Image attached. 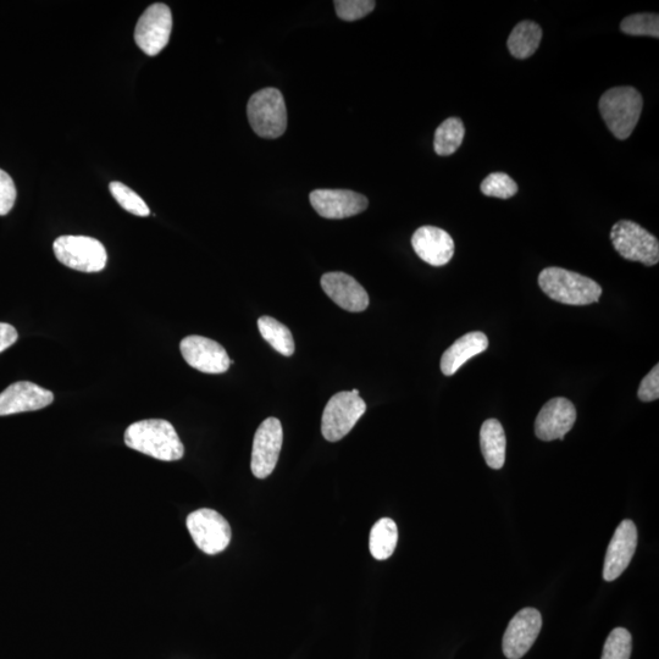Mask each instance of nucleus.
Instances as JSON below:
<instances>
[{"label":"nucleus","instance_id":"nucleus-1","mask_svg":"<svg viewBox=\"0 0 659 659\" xmlns=\"http://www.w3.org/2000/svg\"><path fill=\"white\" fill-rule=\"evenodd\" d=\"M126 446L163 462L180 461L184 443L168 420L147 419L131 424L125 431Z\"/></svg>","mask_w":659,"mask_h":659},{"label":"nucleus","instance_id":"nucleus-2","mask_svg":"<svg viewBox=\"0 0 659 659\" xmlns=\"http://www.w3.org/2000/svg\"><path fill=\"white\" fill-rule=\"evenodd\" d=\"M539 285L553 301L568 306H587L600 301L602 295V287L596 281L556 267L541 271Z\"/></svg>","mask_w":659,"mask_h":659},{"label":"nucleus","instance_id":"nucleus-3","mask_svg":"<svg viewBox=\"0 0 659 659\" xmlns=\"http://www.w3.org/2000/svg\"><path fill=\"white\" fill-rule=\"evenodd\" d=\"M598 108L609 131L625 141L639 123L644 99L634 87H614L603 93Z\"/></svg>","mask_w":659,"mask_h":659},{"label":"nucleus","instance_id":"nucleus-4","mask_svg":"<svg viewBox=\"0 0 659 659\" xmlns=\"http://www.w3.org/2000/svg\"><path fill=\"white\" fill-rule=\"evenodd\" d=\"M249 125L259 137L274 140L285 134L287 110L284 96L276 88L254 93L247 105Z\"/></svg>","mask_w":659,"mask_h":659},{"label":"nucleus","instance_id":"nucleus-5","mask_svg":"<svg viewBox=\"0 0 659 659\" xmlns=\"http://www.w3.org/2000/svg\"><path fill=\"white\" fill-rule=\"evenodd\" d=\"M365 412L367 403L359 397L358 390L336 393L324 409L321 433L330 442L340 441L351 433Z\"/></svg>","mask_w":659,"mask_h":659},{"label":"nucleus","instance_id":"nucleus-6","mask_svg":"<svg viewBox=\"0 0 659 659\" xmlns=\"http://www.w3.org/2000/svg\"><path fill=\"white\" fill-rule=\"evenodd\" d=\"M55 257L65 267L82 273H99L107 265L108 254L96 238L62 236L54 241Z\"/></svg>","mask_w":659,"mask_h":659},{"label":"nucleus","instance_id":"nucleus-7","mask_svg":"<svg viewBox=\"0 0 659 659\" xmlns=\"http://www.w3.org/2000/svg\"><path fill=\"white\" fill-rule=\"evenodd\" d=\"M613 247L624 259L653 267L659 262V242L634 221L620 220L612 227Z\"/></svg>","mask_w":659,"mask_h":659},{"label":"nucleus","instance_id":"nucleus-8","mask_svg":"<svg viewBox=\"0 0 659 659\" xmlns=\"http://www.w3.org/2000/svg\"><path fill=\"white\" fill-rule=\"evenodd\" d=\"M186 525L192 540L206 555H218L230 545V524L214 509H198L188 515Z\"/></svg>","mask_w":659,"mask_h":659},{"label":"nucleus","instance_id":"nucleus-9","mask_svg":"<svg viewBox=\"0 0 659 659\" xmlns=\"http://www.w3.org/2000/svg\"><path fill=\"white\" fill-rule=\"evenodd\" d=\"M173 31V14L168 5H151L137 22L135 41L147 55L159 54L169 43Z\"/></svg>","mask_w":659,"mask_h":659},{"label":"nucleus","instance_id":"nucleus-10","mask_svg":"<svg viewBox=\"0 0 659 659\" xmlns=\"http://www.w3.org/2000/svg\"><path fill=\"white\" fill-rule=\"evenodd\" d=\"M284 442V430L279 419L268 418L259 425L254 436L251 469L258 479L273 474Z\"/></svg>","mask_w":659,"mask_h":659},{"label":"nucleus","instance_id":"nucleus-11","mask_svg":"<svg viewBox=\"0 0 659 659\" xmlns=\"http://www.w3.org/2000/svg\"><path fill=\"white\" fill-rule=\"evenodd\" d=\"M180 350L186 363L202 373L223 374L231 365L225 348L207 337L187 336L181 341Z\"/></svg>","mask_w":659,"mask_h":659},{"label":"nucleus","instance_id":"nucleus-12","mask_svg":"<svg viewBox=\"0 0 659 659\" xmlns=\"http://www.w3.org/2000/svg\"><path fill=\"white\" fill-rule=\"evenodd\" d=\"M542 628V617L535 608L515 614L503 636V653L508 659H520L533 647Z\"/></svg>","mask_w":659,"mask_h":659},{"label":"nucleus","instance_id":"nucleus-13","mask_svg":"<svg viewBox=\"0 0 659 659\" xmlns=\"http://www.w3.org/2000/svg\"><path fill=\"white\" fill-rule=\"evenodd\" d=\"M309 199L315 212L330 220L354 217L369 206L367 197L348 190H315L310 193Z\"/></svg>","mask_w":659,"mask_h":659},{"label":"nucleus","instance_id":"nucleus-14","mask_svg":"<svg viewBox=\"0 0 659 659\" xmlns=\"http://www.w3.org/2000/svg\"><path fill=\"white\" fill-rule=\"evenodd\" d=\"M577 422V409L567 398L557 397L542 407L535 422V434L542 441L564 440Z\"/></svg>","mask_w":659,"mask_h":659},{"label":"nucleus","instance_id":"nucleus-15","mask_svg":"<svg viewBox=\"0 0 659 659\" xmlns=\"http://www.w3.org/2000/svg\"><path fill=\"white\" fill-rule=\"evenodd\" d=\"M638 545V530L633 520H623L614 533L605 558L603 579L616 580L629 567Z\"/></svg>","mask_w":659,"mask_h":659},{"label":"nucleus","instance_id":"nucleus-16","mask_svg":"<svg viewBox=\"0 0 659 659\" xmlns=\"http://www.w3.org/2000/svg\"><path fill=\"white\" fill-rule=\"evenodd\" d=\"M54 401L52 391L29 381H19L0 393V417L40 411Z\"/></svg>","mask_w":659,"mask_h":659},{"label":"nucleus","instance_id":"nucleus-17","mask_svg":"<svg viewBox=\"0 0 659 659\" xmlns=\"http://www.w3.org/2000/svg\"><path fill=\"white\" fill-rule=\"evenodd\" d=\"M321 287L337 306L347 312H364L369 307L370 299L364 287L352 276L341 271L324 274Z\"/></svg>","mask_w":659,"mask_h":659},{"label":"nucleus","instance_id":"nucleus-18","mask_svg":"<svg viewBox=\"0 0 659 659\" xmlns=\"http://www.w3.org/2000/svg\"><path fill=\"white\" fill-rule=\"evenodd\" d=\"M412 246L418 257L433 267H443L454 256L453 238L435 226H423L414 232Z\"/></svg>","mask_w":659,"mask_h":659},{"label":"nucleus","instance_id":"nucleus-19","mask_svg":"<svg viewBox=\"0 0 659 659\" xmlns=\"http://www.w3.org/2000/svg\"><path fill=\"white\" fill-rule=\"evenodd\" d=\"M489 347V339L484 332L474 331L458 339L448 350L443 353L441 359V370L443 375L452 376L478 354L483 353Z\"/></svg>","mask_w":659,"mask_h":659},{"label":"nucleus","instance_id":"nucleus-20","mask_svg":"<svg viewBox=\"0 0 659 659\" xmlns=\"http://www.w3.org/2000/svg\"><path fill=\"white\" fill-rule=\"evenodd\" d=\"M481 452L492 469H502L506 462L507 440L503 426L496 419H489L481 426Z\"/></svg>","mask_w":659,"mask_h":659},{"label":"nucleus","instance_id":"nucleus-21","mask_svg":"<svg viewBox=\"0 0 659 659\" xmlns=\"http://www.w3.org/2000/svg\"><path fill=\"white\" fill-rule=\"evenodd\" d=\"M542 29L534 21H522L508 38L509 52L517 59L530 58L540 47Z\"/></svg>","mask_w":659,"mask_h":659},{"label":"nucleus","instance_id":"nucleus-22","mask_svg":"<svg viewBox=\"0 0 659 659\" xmlns=\"http://www.w3.org/2000/svg\"><path fill=\"white\" fill-rule=\"evenodd\" d=\"M398 529L390 518H382L370 531L369 548L371 556L378 561H386L396 550Z\"/></svg>","mask_w":659,"mask_h":659},{"label":"nucleus","instance_id":"nucleus-23","mask_svg":"<svg viewBox=\"0 0 659 659\" xmlns=\"http://www.w3.org/2000/svg\"><path fill=\"white\" fill-rule=\"evenodd\" d=\"M258 329L263 339L274 348L276 352L285 357H292L295 353V340L287 326L271 317L258 319Z\"/></svg>","mask_w":659,"mask_h":659},{"label":"nucleus","instance_id":"nucleus-24","mask_svg":"<svg viewBox=\"0 0 659 659\" xmlns=\"http://www.w3.org/2000/svg\"><path fill=\"white\" fill-rule=\"evenodd\" d=\"M464 136L465 127L461 119L450 118L443 121L435 132V152L441 157L456 153L462 146Z\"/></svg>","mask_w":659,"mask_h":659},{"label":"nucleus","instance_id":"nucleus-25","mask_svg":"<svg viewBox=\"0 0 659 659\" xmlns=\"http://www.w3.org/2000/svg\"><path fill=\"white\" fill-rule=\"evenodd\" d=\"M625 35L642 37H659L658 14L642 13L628 16L620 24Z\"/></svg>","mask_w":659,"mask_h":659},{"label":"nucleus","instance_id":"nucleus-26","mask_svg":"<svg viewBox=\"0 0 659 659\" xmlns=\"http://www.w3.org/2000/svg\"><path fill=\"white\" fill-rule=\"evenodd\" d=\"M109 188L113 197L116 199V202H118L120 207L124 208L126 212L142 218L148 217V215L151 214V210H149L146 202L143 201L134 190H131L130 187L121 184V182L115 181L109 185Z\"/></svg>","mask_w":659,"mask_h":659},{"label":"nucleus","instance_id":"nucleus-27","mask_svg":"<svg viewBox=\"0 0 659 659\" xmlns=\"http://www.w3.org/2000/svg\"><path fill=\"white\" fill-rule=\"evenodd\" d=\"M481 192L487 197L509 199L517 195L518 185L505 173H494L486 177L481 184Z\"/></svg>","mask_w":659,"mask_h":659},{"label":"nucleus","instance_id":"nucleus-28","mask_svg":"<svg viewBox=\"0 0 659 659\" xmlns=\"http://www.w3.org/2000/svg\"><path fill=\"white\" fill-rule=\"evenodd\" d=\"M633 639L627 629L617 628L609 634L601 659H630Z\"/></svg>","mask_w":659,"mask_h":659},{"label":"nucleus","instance_id":"nucleus-29","mask_svg":"<svg viewBox=\"0 0 659 659\" xmlns=\"http://www.w3.org/2000/svg\"><path fill=\"white\" fill-rule=\"evenodd\" d=\"M373 0H337L335 8L337 16L345 21H356L365 18L374 10Z\"/></svg>","mask_w":659,"mask_h":659},{"label":"nucleus","instance_id":"nucleus-30","mask_svg":"<svg viewBox=\"0 0 659 659\" xmlns=\"http://www.w3.org/2000/svg\"><path fill=\"white\" fill-rule=\"evenodd\" d=\"M16 187L13 179L5 171L0 170V215L9 214L15 206Z\"/></svg>","mask_w":659,"mask_h":659},{"label":"nucleus","instance_id":"nucleus-31","mask_svg":"<svg viewBox=\"0 0 659 659\" xmlns=\"http://www.w3.org/2000/svg\"><path fill=\"white\" fill-rule=\"evenodd\" d=\"M638 396L642 402H653L659 398V365L642 379Z\"/></svg>","mask_w":659,"mask_h":659},{"label":"nucleus","instance_id":"nucleus-32","mask_svg":"<svg viewBox=\"0 0 659 659\" xmlns=\"http://www.w3.org/2000/svg\"><path fill=\"white\" fill-rule=\"evenodd\" d=\"M18 337V331H16L13 325L0 323V353L13 346L18 341Z\"/></svg>","mask_w":659,"mask_h":659}]
</instances>
